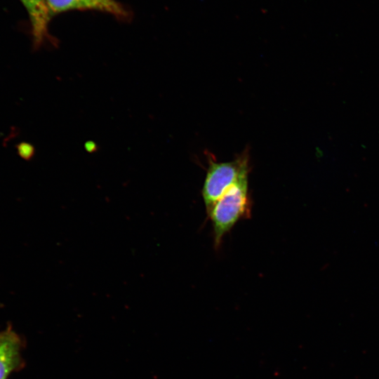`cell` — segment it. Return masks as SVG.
<instances>
[{"mask_svg":"<svg viewBox=\"0 0 379 379\" xmlns=\"http://www.w3.org/2000/svg\"><path fill=\"white\" fill-rule=\"evenodd\" d=\"M248 177L232 185L207 212L213 230L214 245L218 248L224 236L241 219L250 215Z\"/></svg>","mask_w":379,"mask_h":379,"instance_id":"cell-1","label":"cell"},{"mask_svg":"<svg viewBox=\"0 0 379 379\" xmlns=\"http://www.w3.org/2000/svg\"><path fill=\"white\" fill-rule=\"evenodd\" d=\"M249 171L247 151L231 161L218 162L208 158V167L201 191L206 212L232 185L248 176Z\"/></svg>","mask_w":379,"mask_h":379,"instance_id":"cell-2","label":"cell"},{"mask_svg":"<svg viewBox=\"0 0 379 379\" xmlns=\"http://www.w3.org/2000/svg\"><path fill=\"white\" fill-rule=\"evenodd\" d=\"M18 154L25 160H29L34 154V146L28 142H20L17 147Z\"/></svg>","mask_w":379,"mask_h":379,"instance_id":"cell-6","label":"cell"},{"mask_svg":"<svg viewBox=\"0 0 379 379\" xmlns=\"http://www.w3.org/2000/svg\"><path fill=\"white\" fill-rule=\"evenodd\" d=\"M21 342L11 328L0 332V379H6L20 363Z\"/></svg>","mask_w":379,"mask_h":379,"instance_id":"cell-5","label":"cell"},{"mask_svg":"<svg viewBox=\"0 0 379 379\" xmlns=\"http://www.w3.org/2000/svg\"><path fill=\"white\" fill-rule=\"evenodd\" d=\"M46 2L51 17L73 10L101 11L121 18L128 16L127 11L116 0H46Z\"/></svg>","mask_w":379,"mask_h":379,"instance_id":"cell-3","label":"cell"},{"mask_svg":"<svg viewBox=\"0 0 379 379\" xmlns=\"http://www.w3.org/2000/svg\"><path fill=\"white\" fill-rule=\"evenodd\" d=\"M25 8L31 23L33 48L38 50L46 41L55 44L48 33L51 16L46 0H20Z\"/></svg>","mask_w":379,"mask_h":379,"instance_id":"cell-4","label":"cell"},{"mask_svg":"<svg viewBox=\"0 0 379 379\" xmlns=\"http://www.w3.org/2000/svg\"><path fill=\"white\" fill-rule=\"evenodd\" d=\"M84 149L88 153H94L98 151V145L93 140H88L84 144Z\"/></svg>","mask_w":379,"mask_h":379,"instance_id":"cell-7","label":"cell"}]
</instances>
